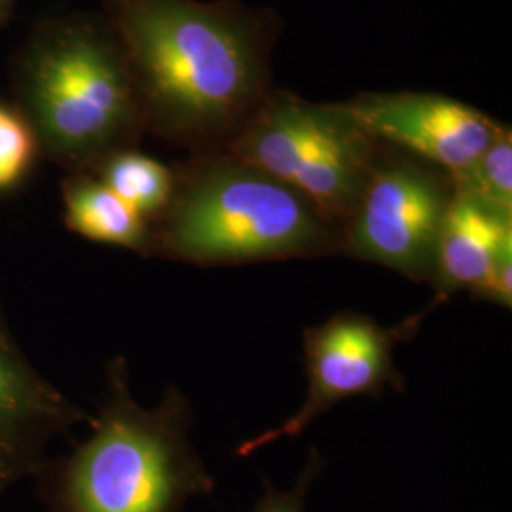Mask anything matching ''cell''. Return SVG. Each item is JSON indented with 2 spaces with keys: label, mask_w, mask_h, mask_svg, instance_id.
Masks as SVG:
<instances>
[{
  "label": "cell",
  "mask_w": 512,
  "mask_h": 512,
  "mask_svg": "<svg viewBox=\"0 0 512 512\" xmlns=\"http://www.w3.org/2000/svg\"><path fill=\"white\" fill-rule=\"evenodd\" d=\"M97 179L152 224L171 202L177 177L167 165L133 150L112 154L95 169Z\"/></svg>",
  "instance_id": "cell-12"
},
{
  "label": "cell",
  "mask_w": 512,
  "mask_h": 512,
  "mask_svg": "<svg viewBox=\"0 0 512 512\" xmlns=\"http://www.w3.org/2000/svg\"><path fill=\"white\" fill-rule=\"evenodd\" d=\"M346 114L365 135L412 150L452 177L475 164L501 131L478 110L433 95L374 97Z\"/></svg>",
  "instance_id": "cell-9"
},
{
  "label": "cell",
  "mask_w": 512,
  "mask_h": 512,
  "mask_svg": "<svg viewBox=\"0 0 512 512\" xmlns=\"http://www.w3.org/2000/svg\"><path fill=\"white\" fill-rule=\"evenodd\" d=\"M14 95L40 154L73 173L95 171L126 150L137 120L124 54L78 19L35 27L16 57Z\"/></svg>",
  "instance_id": "cell-3"
},
{
  "label": "cell",
  "mask_w": 512,
  "mask_h": 512,
  "mask_svg": "<svg viewBox=\"0 0 512 512\" xmlns=\"http://www.w3.org/2000/svg\"><path fill=\"white\" fill-rule=\"evenodd\" d=\"M433 308V304H429ZM431 308L385 327L374 317L342 311L325 323L304 330L308 389L302 406L289 420L239 444V458L285 437L302 435L330 408L353 397H382L387 389L404 391L406 378L395 363V349L412 340Z\"/></svg>",
  "instance_id": "cell-6"
},
{
  "label": "cell",
  "mask_w": 512,
  "mask_h": 512,
  "mask_svg": "<svg viewBox=\"0 0 512 512\" xmlns=\"http://www.w3.org/2000/svg\"><path fill=\"white\" fill-rule=\"evenodd\" d=\"M452 179L454 188L512 219L511 131L501 129L492 145L476 158L475 164Z\"/></svg>",
  "instance_id": "cell-13"
},
{
  "label": "cell",
  "mask_w": 512,
  "mask_h": 512,
  "mask_svg": "<svg viewBox=\"0 0 512 512\" xmlns=\"http://www.w3.org/2000/svg\"><path fill=\"white\" fill-rule=\"evenodd\" d=\"M476 300H486L505 310L512 308V243L507 245L495 260L492 272L471 291Z\"/></svg>",
  "instance_id": "cell-16"
},
{
  "label": "cell",
  "mask_w": 512,
  "mask_h": 512,
  "mask_svg": "<svg viewBox=\"0 0 512 512\" xmlns=\"http://www.w3.org/2000/svg\"><path fill=\"white\" fill-rule=\"evenodd\" d=\"M323 469H325V459L317 452V448H311L308 461L298 476L294 488L277 490L264 478L266 490L251 512H306V497L310 494L311 484L315 482L317 476L321 475Z\"/></svg>",
  "instance_id": "cell-15"
},
{
  "label": "cell",
  "mask_w": 512,
  "mask_h": 512,
  "mask_svg": "<svg viewBox=\"0 0 512 512\" xmlns=\"http://www.w3.org/2000/svg\"><path fill=\"white\" fill-rule=\"evenodd\" d=\"M12 6H14V0H0V25L10 16Z\"/></svg>",
  "instance_id": "cell-17"
},
{
  "label": "cell",
  "mask_w": 512,
  "mask_h": 512,
  "mask_svg": "<svg viewBox=\"0 0 512 512\" xmlns=\"http://www.w3.org/2000/svg\"><path fill=\"white\" fill-rule=\"evenodd\" d=\"M363 135L346 110L289 103L264 114L234 158L291 186L325 219H349L372 173Z\"/></svg>",
  "instance_id": "cell-5"
},
{
  "label": "cell",
  "mask_w": 512,
  "mask_h": 512,
  "mask_svg": "<svg viewBox=\"0 0 512 512\" xmlns=\"http://www.w3.org/2000/svg\"><path fill=\"white\" fill-rule=\"evenodd\" d=\"M90 420L27 359L0 310V497L37 475L55 437Z\"/></svg>",
  "instance_id": "cell-8"
},
{
  "label": "cell",
  "mask_w": 512,
  "mask_h": 512,
  "mask_svg": "<svg viewBox=\"0 0 512 512\" xmlns=\"http://www.w3.org/2000/svg\"><path fill=\"white\" fill-rule=\"evenodd\" d=\"M63 219L82 238L150 255V222L92 173H73L61 184Z\"/></svg>",
  "instance_id": "cell-11"
},
{
  "label": "cell",
  "mask_w": 512,
  "mask_h": 512,
  "mask_svg": "<svg viewBox=\"0 0 512 512\" xmlns=\"http://www.w3.org/2000/svg\"><path fill=\"white\" fill-rule=\"evenodd\" d=\"M450 198L452 192L421 167H380L370 173L365 192L349 217L340 251L412 281H431Z\"/></svg>",
  "instance_id": "cell-7"
},
{
  "label": "cell",
  "mask_w": 512,
  "mask_h": 512,
  "mask_svg": "<svg viewBox=\"0 0 512 512\" xmlns=\"http://www.w3.org/2000/svg\"><path fill=\"white\" fill-rule=\"evenodd\" d=\"M512 243V219L503 217L473 196L452 190L440 226L431 285L435 300H450L461 291L476 289L494 268L499 253Z\"/></svg>",
  "instance_id": "cell-10"
},
{
  "label": "cell",
  "mask_w": 512,
  "mask_h": 512,
  "mask_svg": "<svg viewBox=\"0 0 512 512\" xmlns=\"http://www.w3.org/2000/svg\"><path fill=\"white\" fill-rule=\"evenodd\" d=\"M90 435L65 458L46 459L35 478L48 512H186L215 490L190 433L194 410L177 385L156 406L133 397L129 366L114 357Z\"/></svg>",
  "instance_id": "cell-1"
},
{
  "label": "cell",
  "mask_w": 512,
  "mask_h": 512,
  "mask_svg": "<svg viewBox=\"0 0 512 512\" xmlns=\"http://www.w3.org/2000/svg\"><path fill=\"white\" fill-rule=\"evenodd\" d=\"M38 154L37 137L19 110L0 105V194L25 181Z\"/></svg>",
  "instance_id": "cell-14"
},
{
  "label": "cell",
  "mask_w": 512,
  "mask_h": 512,
  "mask_svg": "<svg viewBox=\"0 0 512 512\" xmlns=\"http://www.w3.org/2000/svg\"><path fill=\"white\" fill-rule=\"evenodd\" d=\"M340 251L330 220L268 173L239 160L200 165L150 224V255L196 266H238Z\"/></svg>",
  "instance_id": "cell-2"
},
{
  "label": "cell",
  "mask_w": 512,
  "mask_h": 512,
  "mask_svg": "<svg viewBox=\"0 0 512 512\" xmlns=\"http://www.w3.org/2000/svg\"><path fill=\"white\" fill-rule=\"evenodd\" d=\"M116 25L135 93L165 133L217 128L249 93L247 40L213 10L188 0H124Z\"/></svg>",
  "instance_id": "cell-4"
}]
</instances>
